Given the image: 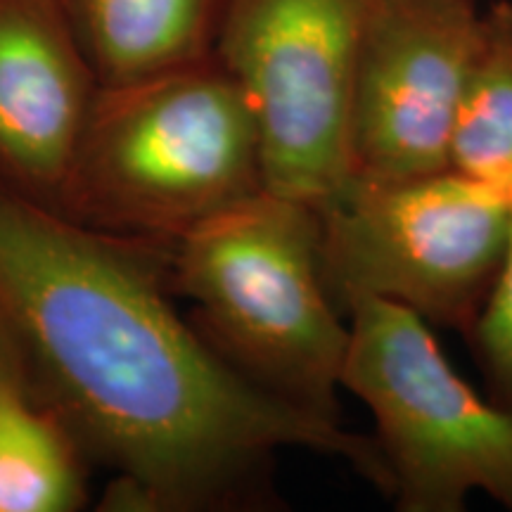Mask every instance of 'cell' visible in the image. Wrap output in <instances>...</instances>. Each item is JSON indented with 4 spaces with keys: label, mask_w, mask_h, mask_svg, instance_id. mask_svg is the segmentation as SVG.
Listing matches in <instances>:
<instances>
[{
    "label": "cell",
    "mask_w": 512,
    "mask_h": 512,
    "mask_svg": "<svg viewBox=\"0 0 512 512\" xmlns=\"http://www.w3.org/2000/svg\"><path fill=\"white\" fill-rule=\"evenodd\" d=\"M342 389L368 406L399 512L512 510V415L451 366L418 313L377 297L347 309Z\"/></svg>",
    "instance_id": "obj_5"
},
{
    "label": "cell",
    "mask_w": 512,
    "mask_h": 512,
    "mask_svg": "<svg viewBox=\"0 0 512 512\" xmlns=\"http://www.w3.org/2000/svg\"><path fill=\"white\" fill-rule=\"evenodd\" d=\"M475 0H377L351 105V174L451 169V138L482 38Z\"/></svg>",
    "instance_id": "obj_7"
},
{
    "label": "cell",
    "mask_w": 512,
    "mask_h": 512,
    "mask_svg": "<svg viewBox=\"0 0 512 512\" xmlns=\"http://www.w3.org/2000/svg\"><path fill=\"white\" fill-rule=\"evenodd\" d=\"M86 456L27 384L0 389V512H72L86 503Z\"/></svg>",
    "instance_id": "obj_10"
},
{
    "label": "cell",
    "mask_w": 512,
    "mask_h": 512,
    "mask_svg": "<svg viewBox=\"0 0 512 512\" xmlns=\"http://www.w3.org/2000/svg\"><path fill=\"white\" fill-rule=\"evenodd\" d=\"M467 342L482 370L486 394L512 415V221L501 271Z\"/></svg>",
    "instance_id": "obj_12"
},
{
    "label": "cell",
    "mask_w": 512,
    "mask_h": 512,
    "mask_svg": "<svg viewBox=\"0 0 512 512\" xmlns=\"http://www.w3.org/2000/svg\"><path fill=\"white\" fill-rule=\"evenodd\" d=\"M57 0H0V188L57 211L95 93Z\"/></svg>",
    "instance_id": "obj_8"
},
{
    "label": "cell",
    "mask_w": 512,
    "mask_h": 512,
    "mask_svg": "<svg viewBox=\"0 0 512 512\" xmlns=\"http://www.w3.org/2000/svg\"><path fill=\"white\" fill-rule=\"evenodd\" d=\"M10 384H27V377H24L22 358H19L15 342L0 318V389L10 387Z\"/></svg>",
    "instance_id": "obj_13"
},
{
    "label": "cell",
    "mask_w": 512,
    "mask_h": 512,
    "mask_svg": "<svg viewBox=\"0 0 512 512\" xmlns=\"http://www.w3.org/2000/svg\"><path fill=\"white\" fill-rule=\"evenodd\" d=\"M264 188L254 114L216 62L100 86L57 214L114 238L171 247Z\"/></svg>",
    "instance_id": "obj_3"
},
{
    "label": "cell",
    "mask_w": 512,
    "mask_h": 512,
    "mask_svg": "<svg viewBox=\"0 0 512 512\" xmlns=\"http://www.w3.org/2000/svg\"><path fill=\"white\" fill-rule=\"evenodd\" d=\"M377 0H226L216 60L254 114L264 185L318 207L351 176V105Z\"/></svg>",
    "instance_id": "obj_6"
},
{
    "label": "cell",
    "mask_w": 512,
    "mask_h": 512,
    "mask_svg": "<svg viewBox=\"0 0 512 512\" xmlns=\"http://www.w3.org/2000/svg\"><path fill=\"white\" fill-rule=\"evenodd\" d=\"M169 247L114 238L0 188V318L31 394L110 472L102 508L252 512L309 448L392 496L373 434L261 392L171 302Z\"/></svg>",
    "instance_id": "obj_1"
},
{
    "label": "cell",
    "mask_w": 512,
    "mask_h": 512,
    "mask_svg": "<svg viewBox=\"0 0 512 512\" xmlns=\"http://www.w3.org/2000/svg\"><path fill=\"white\" fill-rule=\"evenodd\" d=\"M316 211L325 283L342 313L377 297L470 335L501 271L512 197L456 169L351 174Z\"/></svg>",
    "instance_id": "obj_4"
},
{
    "label": "cell",
    "mask_w": 512,
    "mask_h": 512,
    "mask_svg": "<svg viewBox=\"0 0 512 512\" xmlns=\"http://www.w3.org/2000/svg\"><path fill=\"white\" fill-rule=\"evenodd\" d=\"M451 169L512 197V5L484 12L451 138Z\"/></svg>",
    "instance_id": "obj_11"
},
{
    "label": "cell",
    "mask_w": 512,
    "mask_h": 512,
    "mask_svg": "<svg viewBox=\"0 0 512 512\" xmlns=\"http://www.w3.org/2000/svg\"><path fill=\"white\" fill-rule=\"evenodd\" d=\"M226 0H67L102 86L138 81L207 60V43Z\"/></svg>",
    "instance_id": "obj_9"
},
{
    "label": "cell",
    "mask_w": 512,
    "mask_h": 512,
    "mask_svg": "<svg viewBox=\"0 0 512 512\" xmlns=\"http://www.w3.org/2000/svg\"><path fill=\"white\" fill-rule=\"evenodd\" d=\"M169 280L230 368L297 411L342 422L349 320L325 283L316 207L264 185L181 235Z\"/></svg>",
    "instance_id": "obj_2"
}]
</instances>
